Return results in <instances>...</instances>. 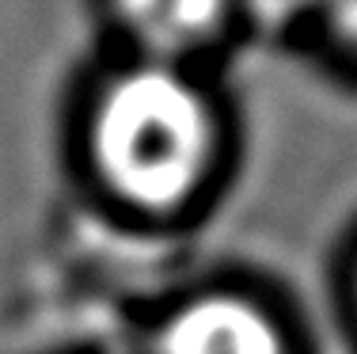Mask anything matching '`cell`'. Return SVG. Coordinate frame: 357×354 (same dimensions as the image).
Instances as JSON below:
<instances>
[{"label": "cell", "instance_id": "obj_1", "mask_svg": "<svg viewBox=\"0 0 357 354\" xmlns=\"http://www.w3.org/2000/svg\"><path fill=\"white\" fill-rule=\"evenodd\" d=\"M91 153L103 179L141 209H172L202 183L213 118L186 77L141 65L107 84L91 115Z\"/></svg>", "mask_w": 357, "mask_h": 354}, {"label": "cell", "instance_id": "obj_2", "mask_svg": "<svg viewBox=\"0 0 357 354\" xmlns=\"http://www.w3.org/2000/svg\"><path fill=\"white\" fill-rule=\"evenodd\" d=\"M156 354H285V339L255 301L206 293L167 320Z\"/></svg>", "mask_w": 357, "mask_h": 354}, {"label": "cell", "instance_id": "obj_3", "mask_svg": "<svg viewBox=\"0 0 357 354\" xmlns=\"http://www.w3.org/2000/svg\"><path fill=\"white\" fill-rule=\"evenodd\" d=\"M114 8L133 38L160 57L202 46L228 15V0H114Z\"/></svg>", "mask_w": 357, "mask_h": 354}, {"label": "cell", "instance_id": "obj_4", "mask_svg": "<svg viewBox=\"0 0 357 354\" xmlns=\"http://www.w3.org/2000/svg\"><path fill=\"white\" fill-rule=\"evenodd\" d=\"M296 4L316 8L338 38H346L350 46H357V0H296Z\"/></svg>", "mask_w": 357, "mask_h": 354}]
</instances>
